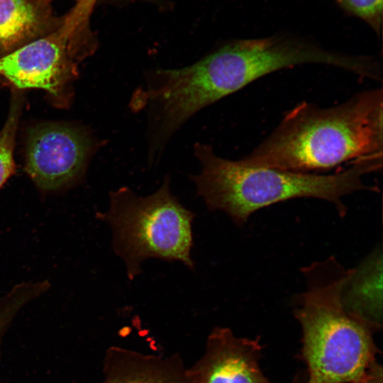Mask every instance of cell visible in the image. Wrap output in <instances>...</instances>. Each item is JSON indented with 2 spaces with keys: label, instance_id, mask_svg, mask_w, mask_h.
<instances>
[{
  "label": "cell",
  "instance_id": "1",
  "mask_svg": "<svg viewBox=\"0 0 383 383\" xmlns=\"http://www.w3.org/2000/svg\"><path fill=\"white\" fill-rule=\"evenodd\" d=\"M313 43L287 37L235 40L196 62L179 69L145 72L133 94L138 110L148 113L151 139L166 145L180 127L210 104L272 72L317 64Z\"/></svg>",
  "mask_w": 383,
  "mask_h": 383
},
{
  "label": "cell",
  "instance_id": "5",
  "mask_svg": "<svg viewBox=\"0 0 383 383\" xmlns=\"http://www.w3.org/2000/svg\"><path fill=\"white\" fill-rule=\"evenodd\" d=\"M110 206L96 217L108 223L114 252L125 262L133 280L148 258L180 261L194 270L192 222L196 214L185 208L170 190L167 175L153 194L141 196L127 187L109 193Z\"/></svg>",
  "mask_w": 383,
  "mask_h": 383
},
{
  "label": "cell",
  "instance_id": "4",
  "mask_svg": "<svg viewBox=\"0 0 383 383\" xmlns=\"http://www.w3.org/2000/svg\"><path fill=\"white\" fill-rule=\"evenodd\" d=\"M302 271L306 288L296 297L295 316L303 331L309 383H382L372 329L342 304L350 269L331 257Z\"/></svg>",
  "mask_w": 383,
  "mask_h": 383
},
{
  "label": "cell",
  "instance_id": "6",
  "mask_svg": "<svg viewBox=\"0 0 383 383\" xmlns=\"http://www.w3.org/2000/svg\"><path fill=\"white\" fill-rule=\"evenodd\" d=\"M96 0H77L47 34L0 57V83L13 90H44L65 105L79 64L95 50L88 17Z\"/></svg>",
  "mask_w": 383,
  "mask_h": 383
},
{
  "label": "cell",
  "instance_id": "10",
  "mask_svg": "<svg viewBox=\"0 0 383 383\" xmlns=\"http://www.w3.org/2000/svg\"><path fill=\"white\" fill-rule=\"evenodd\" d=\"M345 310L370 328L381 326L382 313V252L375 248L350 272L341 290Z\"/></svg>",
  "mask_w": 383,
  "mask_h": 383
},
{
  "label": "cell",
  "instance_id": "8",
  "mask_svg": "<svg viewBox=\"0 0 383 383\" xmlns=\"http://www.w3.org/2000/svg\"><path fill=\"white\" fill-rule=\"evenodd\" d=\"M257 340L238 338L227 328H215L205 352L188 374L192 383H271L258 362Z\"/></svg>",
  "mask_w": 383,
  "mask_h": 383
},
{
  "label": "cell",
  "instance_id": "13",
  "mask_svg": "<svg viewBox=\"0 0 383 383\" xmlns=\"http://www.w3.org/2000/svg\"><path fill=\"white\" fill-rule=\"evenodd\" d=\"M347 12L360 18L379 33L382 26L383 0H336Z\"/></svg>",
  "mask_w": 383,
  "mask_h": 383
},
{
  "label": "cell",
  "instance_id": "7",
  "mask_svg": "<svg viewBox=\"0 0 383 383\" xmlns=\"http://www.w3.org/2000/svg\"><path fill=\"white\" fill-rule=\"evenodd\" d=\"M98 145L81 129L56 123L38 126L28 138L25 170L43 192L65 189L82 177Z\"/></svg>",
  "mask_w": 383,
  "mask_h": 383
},
{
  "label": "cell",
  "instance_id": "2",
  "mask_svg": "<svg viewBox=\"0 0 383 383\" xmlns=\"http://www.w3.org/2000/svg\"><path fill=\"white\" fill-rule=\"evenodd\" d=\"M382 88L328 108L302 101L240 160L251 167L319 174L343 163L382 157Z\"/></svg>",
  "mask_w": 383,
  "mask_h": 383
},
{
  "label": "cell",
  "instance_id": "11",
  "mask_svg": "<svg viewBox=\"0 0 383 383\" xmlns=\"http://www.w3.org/2000/svg\"><path fill=\"white\" fill-rule=\"evenodd\" d=\"M60 21L52 0H0V57L47 34Z\"/></svg>",
  "mask_w": 383,
  "mask_h": 383
},
{
  "label": "cell",
  "instance_id": "12",
  "mask_svg": "<svg viewBox=\"0 0 383 383\" xmlns=\"http://www.w3.org/2000/svg\"><path fill=\"white\" fill-rule=\"evenodd\" d=\"M8 118L0 131V189L15 174V139L22 107L18 91L14 90Z\"/></svg>",
  "mask_w": 383,
  "mask_h": 383
},
{
  "label": "cell",
  "instance_id": "3",
  "mask_svg": "<svg viewBox=\"0 0 383 383\" xmlns=\"http://www.w3.org/2000/svg\"><path fill=\"white\" fill-rule=\"evenodd\" d=\"M194 153L200 170L190 178L197 195L209 211H224L238 226L257 210L300 197L328 201L344 216L347 207L343 198L362 189L377 191L367 185L363 178L382 167V159L368 158L333 174L296 173L223 158L207 143H196Z\"/></svg>",
  "mask_w": 383,
  "mask_h": 383
},
{
  "label": "cell",
  "instance_id": "9",
  "mask_svg": "<svg viewBox=\"0 0 383 383\" xmlns=\"http://www.w3.org/2000/svg\"><path fill=\"white\" fill-rule=\"evenodd\" d=\"M101 383H192L177 355L162 357L112 347L104 361Z\"/></svg>",
  "mask_w": 383,
  "mask_h": 383
}]
</instances>
